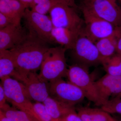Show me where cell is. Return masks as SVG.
<instances>
[{
  "label": "cell",
  "mask_w": 121,
  "mask_h": 121,
  "mask_svg": "<svg viewBox=\"0 0 121 121\" xmlns=\"http://www.w3.org/2000/svg\"><path fill=\"white\" fill-rule=\"evenodd\" d=\"M0 121H14L6 117L3 113L0 111Z\"/></svg>",
  "instance_id": "f546056e"
},
{
  "label": "cell",
  "mask_w": 121,
  "mask_h": 121,
  "mask_svg": "<svg viewBox=\"0 0 121 121\" xmlns=\"http://www.w3.org/2000/svg\"><path fill=\"white\" fill-rule=\"evenodd\" d=\"M4 114L14 121H38L32 115L7 104L0 109Z\"/></svg>",
  "instance_id": "ffe728a7"
},
{
  "label": "cell",
  "mask_w": 121,
  "mask_h": 121,
  "mask_svg": "<svg viewBox=\"0 0 121 121\" xmlns=\"http://www.w3.org/2000/svg\"><path fill=\"white\" fill-rule=\"evenodd\" d=\"M13 24H15L10 18L0 13V29L4 28Z\"/></svg>",
  "instance_id": "484cf974"
},
{
  "label": "cell",
  "mask_w": 121,
  "mask_h": 121,
  "mask_svg": "<svg viewBox=\"0 0 121 121\" xmlns=\"http://www.w3.org/2000/svg\"><path fill=\"white\" fill-rule=\"evenodd\" d=\"M48 43L28 33L21 43L9 50L13 57L19 81L40 67L48 50Z\"/></svg>",
  "instance_id": "6da1fadb"
},
{
  "label": "cell",
  "mask_w": 121,
  "mask_h": 121,
  "mask_svg": "<svg viewBox=\"0 0 121 121\" xmlns=\"http://www.w3.org/2000/svg\"><path fill=\"white\" fill-rule=\"evenodd\" d=\"M117 0H83L80 9H83L121 28V7Z\"/></svg>",
  "instance_id": "277c9868"
},
{
  "label": "cell",
  "mask_w": 121,
  "mask_h": 121,
  "mask_svg": "<svg viewBox=\"0 0 121 121\" xmlns=\"http://www.w3.org/2000/svg\"><path fill=\"white\" fill-rule=\"evenodd\" d=\"M88 68L74 63L68 68L66 76L69 82L82 91L86 98L96 105L101 107L102 102L98 94L95 82L91 77Z\"/></svg>",
  "instance_id": "3957f363"
},
{
  "label": "cell",
  "mask_w": 121,
  "mask_h": 121,
  "mask_svg": "<svg viewBox=\"0 0 121 121\" xmlns=\"http://www.w3.org/2000/svg\"><path fill=\"white\" fill-rule=\"evenodd\" d=\"M71 50L75 63L87 67L102 64V60L95 43L84 35L82 31Z\"/></svg>",
  "instance_id": "52a82bcc"
},
{
  "label": "cell",
  "mask_w": 121,
  "mask_h": 121,
  "mask_svg": "<svg viewBox=\"0 0 121 121\" xmlns=\"http://www.w3.org/2000/svg\"><path fill=\"white\" fill-rule=\"evenodd\" d=\"M8 76L19 80L11 52L9 50H1L0 51V79Z\"/></svg>",
  "instance_id": "ac0fdd59"
},
{
  "label": "cell",
  "mask_w": 121,
  "mask_h": 121,
  "mask_svg": "<svg viewBox=\"0 0 121 121\" xmlns=\"http://www.w3.org/2000/svg\"><path fill=\"white\" fill-rule=\"evenodd\" d=\"M117 121H121V119H119V120H117Z\"/></svg>",
  "instance_id": "1f68e13d"
},
{
  "label": "cell",
  "mask_w": 121,
  "mask_h": 121,
  "mask_svg": "<svg viewBox=\"0 0 121 121\" xmlns=\"http://www.w3.org/2000/svg\"><path fill=\"white\" fill-rule=\"evenodd\" d=\"M76 9L65 0H62L56 4L49 13L54 27L82 31L84 21Z\"/></svg>",
  "instance_id": "8992f818"
},
{
  "label": "cell",
  "mask_w": 121,
  "mask_h": 121,
  "mask_svg": "<svg viewBox=\"0 0 121 121\" xmlns=\"http://www.w3.org/2000/svg\"><path fill=\"white\" fill-rule=\"evenodd\" d=\"M101 108L110 114L121 115V98H115L107 101Z\"/></svg>",
  "instance_id": "cb8c5ba5"
},
{
  "label": "cell",
  "mask_w": 121,
  "mask_h": 121,
  "mask_svg": "<svg viewBox=\"0 0 121 121\" xmlns=\"http://www.w3.org/2000/svg\"><path fill=\"white\" fill-rule=\"evenodd\" d=\"M78 113L83 121H117L101 108L82 107L79 109Z\"/></svg>",
  "instance_id": "d6986e66"
},
{
  "label": "cell",
  "mask_w": 121,
  "mask_h": 121,
  "mask_svg": "<svg viewBox=\"0 0 121 121\" xmlns=\"http://www.w3.org/2000/svg\"><path fill=\"white\" fill-rule=\"evenodd\" d=\"M121 98V97H120V98Z\"/></svg>",
  "instance_id": "d6a6232c"
},
{
  "label": "cell",
  "mask_w": 121,
  "mask_h": 121,
  "mask_svg": "<svg viewBox=\"0 0 121 121\" xmlns=\"http://www.w3.org/2000/svg\"><path fill=\"white\" fill-rule=\"evenodd\" d=\"M7 99L4 90L1 83L0 84V109L3 108L7 104Z\"/></svg>",
  "instance_id": "4316f807"
},
{
  "label": "cell",
  "mask_w": 121,
  "mask_h": 121,
  "mask_svg": "<svg viewBox=\"0 0 121 121\" xmlns=\"http://www.w3.org/2000/svg\"><path fill=\"white\" fill-rule=\"evenodd\" d=\"M117 53L121 55V33L118 37L117 41Z\"/></svg>",
  "instance_id": "83f0119b"
},
{
  "label": "cell",
  "mask_w": 121,
  "mask_h": 121,
  "mask_svg": "<svg viewBox=\"0 0 121 121\" xmlns=\"http://www.w3.org/2000/svg\"><path fill=\"white\" fill-rule=\"evenodd\" d=\"M27 8H29L33 0H19Z\"/></svg>",
  "instance_id": "f1b7e54d"
},
{
  "label": "cell",
  "mask_w": 121,
  "mask_h": 121,
  "mask_svg": "<svg viewBox=\"0 0 121 121\" xmlns=\"http://www.w3.org/2000/svg\"><path fill=\"white\" fill-rule=\"evenodd\" d=\"M62 0H33L29 8L33 11L46 15L56 4Z\"/></svg>",
  "instance_id": "7402d4cb"
},
{
  "label": "cell",
  "mask_w": 121,
  "mask_h": 121,
  "mask_svg": "<svg viewBox=\"0 0 121 121\" xmlns=\"http://www.w3.org/2000/svg\"><path fill=\"white\" fill-rule=\"evenodd\" d=\"M57 121H83L75 111L67 114Z\"/></svg>",
  "instance_id": "d4e9b609"
},
{
  "label": "cell",
  "mask_w": 121,
  "mask_h": 121,
  "mask_svg": "<svg viewBox=\"0 0 121 121\" xmlns=\"http://www.w3.org/2000/svg\"><path fill=\"white\" fill-rule=\"evenodd\" d=\"M52 121H57L67 114L75 110L71 106L49 96L43 103Z\"/></svg>",
  "instance_id": "e0dca14e"
},
{
  "label": "cell",
  "mask_w": 121,
  "mask_h": 121,
  "mask_svg": "<svg viewBox=\"0 0 121 121\" xmlns=\"http://www.w3.org/2000/svg\"><path fill=\"white\" fill-rule=\"evenodd\" d=\"M102 64L107 74L121 76V55L117 53L110 58L104 60Z\"/></svg>",
  "instance_id": "44dd1931"
},
{
  "label": "cell",
  "mask_w": 121,
  "mask_h": 121,
  "mask_svg": "<svg viewBox=\"0 0 121 121\" xmlns=\"http://www.w3.org/2000/svg\"><path fill=\"white\" fill-rule=\"evenodd\" d=\"M28 34L21 24H13L0 29V51L16 47L24 40Z\"/></svg>",
  "instance_id": "4fadbf2b"
},
{
  "label": "cell",
  "mask_w": 121,
  "mask_h": 121,
  "mask_svg": "<svg viewBox=\"0 0 121 121\" xmlns=\"http://www.w3.org/2000/svg\"><path fill=\"white\" fill-rule=\"evenodd\" d=\"M1 80L7 101L9 102L14 107L35 118L33 104L31 102L24 84L9 76L3 78Z\"/></svg>",
  "instance_id": "5b68a950"
},
{
  "label": "cell",
  "mask_w": 121,
  "mask_h": 121,
  "mask_svg": "<svg viewBox=\"0 0 121 121\" xmlns=\"http://www.w3.org/2000/svg\"><path fill=\"white\" fill-rule=\"evenodd\" d=\"M21 82L25 86L31 100L43 103L50 96L49 82L41 78L36 72L29 74Z\"/></svg>",
  "instance_id": "8fae6325"
},
{
  "label": "cell",
  "mask_w": 121,
  "mask_h": 121,
  "mask_svg": "<svg viewBox=\"0 0 121 121\" xmlns=\"http://www.w3.org/2000/svg\"><path fill=\"white\" fill-rule=\"evenodd\" d=\"M66 50L60 46L49 48L40 67L39 75L41 78L50 82L66 76Z\"/></svg>",
  "instance_id": "7a4b0ae2"
},
{
  "label": "cell",
  "mask_w": 121,
  "mask_h": 121,
  "mask_svg": "<svg viewBox=\"0 0 121 121\" xmlns=\"http://www.w3.org/2000/svg\"><path fill=\"white\" fill-rule=\"evenodd\" d=\"M33 104V110L35 117L38 121H52V119L48 113L43 103L35 102Z\"/></svg>",
  "instance_id": "603a6c76"
},
{
  "label": "cell",
  "mask_w": 121,
  "mask_h": 121,
  "mask_svg": "<svg viewBox=\"0 0 121 121\" xmlns=\"http://www.w3.org/2000/svg\"><path fill=\"white\" fill-rule=\"evenodd\" d=\"M81 31L54 27L52 34L53 43L58 44L66 50H71Z\"/></svg>",
  "instance_id": "9a60e30c"
},
{
  "label": "cell",
  "mask_w": 121,
  "mask_h": 121,
  "mask_svg": "<svg viewBox=\"0 0 121 121\" xmlns=\"http://www.w3.org/2000/svg\"><path fill=\"white\" fill-rule=\"evenodd\" d=\"M26 9L19 0H0V13L10 18L16 24H21Z\"/></svg>",
  "instance_id": "5bb4252c"
},
{
  "label": "cell",
  "mask_w": 121,
  "mask_h": 121,
  "mask_svg": "<svg viewBox=\"0 0 121 121\" xmlns=\"http://www.w3.org/2000/svg\"><path fill=\"white\" fill-rule=\"evenodd\" d=\"M83 17V34L93 42L113 34L121 28L115 26L109 22L97 17L83 9H81Z\"/></svg>",
  "instance_id": "30bf717a"
},
{
  "label": "cell",
  "mask_w": 121,
  "mask_h": 121,
  "mask_svg": "<svg viewBox=\"0 0 121 121\" xmlns=\"http://www.w3.org/2000/svg\"><path fill=\"white\" fill-rule=\"evenodd\" d=\"M23 18L29 33L48 43H53L52 34L54 26L50 16L27 8Z\"/></svg>",
  "instance_id": "ba28073f"
},
{
  "label": "cell",
  "mask_w": 121,
  "mask_h": 121,
  "mask_svg": "<svg viewBox=\"0 0 121 121\" xmlns=\"http://www.w3.org/2000/svg\"><path fill=\"white\" fill-rule=\"evenodd\" d=\"M121 33L120 28L113 35L99 40L95 43L101 57L102 62L117 54V41Z\"/></svg>",
  "instance_id": "2e32d148"
},
{
  "label": "cell",
  "mask_w": 121,
  "mask_h": 121,
  "mask_svg": "<svg viewBox=\"0 0 121 121\" xmlns=\"http://www.w3.org/2000/svg\"><path fill=\"white\" fill-rule=\"evenodd\" d=\"M117 0L118 2H120V3L121 4V0Z\"/></svg>",
  "instance_id": "4dcf8cb0"
},
{
  "label": "cell",
  "mask_w": 121,
  "mask_h": 121,
  "mask_svg": "<svg viewBox=\"0 0 121 121\" xmlns=\"http://www.w3.org/2000/svg\"><path fill=\"white\" fill-rule=\"evenodd\" d=\"M95 87L102 105L111 97L119 98L121 95V76L107 74L95 82Z\"/></svg>",
  "instance_id": "7c38bea8"
},
{
  "label": "cell",
  "mask_w": 121,
  "mask_h": 121,
  "mask_svg": "<svg viewBox=\"0 0 121 121\" xmlns=\"http://www.w3.org/2000/svg\"><path fill=\"white\" fill-rule=\"evenodd\" d=\"M49 85L50 97L71 106L74 107L86 98L80 88L62 78L52 81Z\"/></svg>",
  "instance_id": "9c48e42d"
}]
</instances>
